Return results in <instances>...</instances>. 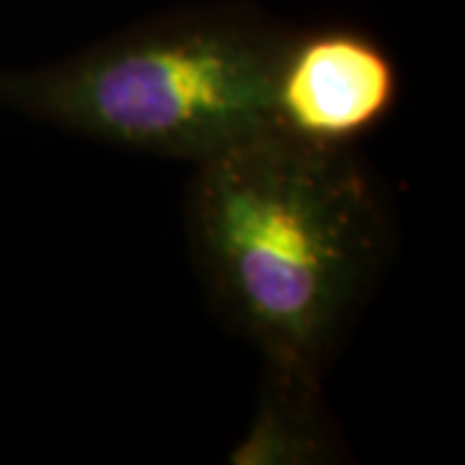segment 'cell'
<instances>
[{
  "label": "cell",
  "mask_w": 465,
  "mask_h": 465,
  "mask_svg": "<svg viewBox=\"0 0 465 465\" xmlns=\"http://www.w3.org/2000/svg\"><path fill=\"white\" fill-rule=\"evenodd\" d=\"M186 235L232 333L264 362L323 370L372 290L391 231L351 150L272 127L194 163Z\"/></svg>",
  "instance_id": "cell-1"
},
{
  "label": "cell",
  "mask_w": 465,
  "mask_h": 465,
  "mask_svg": "<svg viewBox=\"0 0 465 465\" xmlns=\"http://www.w3.org/2000/svg\"><path fill=\"white\" fill-rule=\"evenodd\" d=\"M284 39L231 18L143 29L45 65L0 70V106L194 166L272 130Z\"/></svg>",
  "instance_id": "cell-2"
},
{
  "label": "cell",
  "mask_w": 465,
  "mask_h": 465,
  "mask_svg": "<svg viewBox=\"0 0 465 465\" xmlns=\"http://www.w3.org/2000/svg\"><path fill=\"white\" fill-rule=\"evenodd\" d=\"M399 75L381 45L357 32L287 36L274 73L272 127L349 148L396 106Z\"/></svg>",
  "instance_id": "cell-3"
},
{
  "label": "cell",
  "mask_w": 465,
  "mask_h": 465,
  "mask_svg": "<svg viewBox=\"0 0 465 465\" xmlns=\"http://www.w3.org/2000/svg\"><path fill=\"white\" fill-rule=\"evenodd\" d=\"M323 370L264 362L249 430L231 450L235 465H321L344 455L321 391Z\"/></svg>",
  "instance_id": "cell-4"
}]
</instances>
